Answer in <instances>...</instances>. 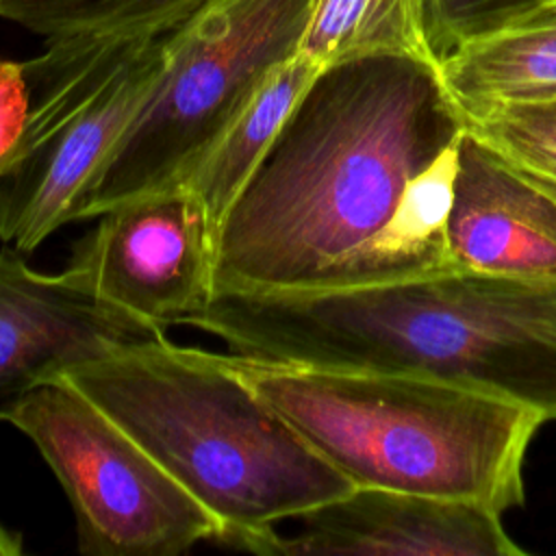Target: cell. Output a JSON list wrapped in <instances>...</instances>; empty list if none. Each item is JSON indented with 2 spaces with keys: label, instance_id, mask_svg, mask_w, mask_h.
Listing matches in <instances>:
<instances>
[{
  "label": "cell",
  "instance_id": "1",
  "mask_svg": "<svg viewBox=\"0 0 556 556\" xmlns=\"http://www.w3.org/2000/svg\"><path fill=\"white\" fill-rule=\"evenodd\" d=\"M465 126L432 61L324 67L219 224L215 291L332 287Z\"/></svg>",
  "mask_w": 556,
  "mask_h": 556
},
{
  "label": "cell",
  "instance_id": "2",
  "mask_svg": "<svg viewBox=\"0 0 556 556\" xmlns=\"http://www.w3.org/2000/svg\"><path fill=\"white\" fill-rule=\"evenodd\" d=\"M232 354L308 369L428 374L556 419V274L452 267L406 280L215 291L191 319Z\"/></svg>",
  "mask_w": 556,
  "mask_h": 556
},
{
  "label": "cell",
  "instance_id": "3",
  "mask_svg": "<svg viewBox=\"0 0 556 556\" xmlns=\"http://www.w3.org/2000/svg\"><path fill=\"white\" fill-rule=\"evenodd\" d=\"M65 378L217 519V543L265 556L278 521L354 489L224 354L165 337Z\"/></svg>",
  "mask_w": 556,
  "mask_h": 556
},
{
  "label": "cell",
  "instance_id": "4",
  "mask_svg": "<svg viewBox=\"0 0 556 556\" xmlns=\"http://www.w3.org/2000/svg\"><path fill=\"white\" fill-rule=\"evenodd\" d=\"M228 358L354 486L458 500L497 515L526 500V452L547 421L534 406L428 374Z\"/></svg>",
  "mask_w": 556,
  "mask_h": 556
},
{
  "label": "cell",
  "instance_id": "5",
  "mask_svg": "<svg viewBox=\"0 0 556 556\" xmlns=\"http://www.w3.org/2000/svg\"><path fill=\"white\" fill-rule=\"evenodd\" d=\"M313 0H213L167 33L165 70L72 222L185 182L269 74L300 52Z\"/></svg>",
  "mask_w": 556,
  "mask_h": 556
},
{
  "label": "cell",
  "instance_id": "6",
  "mask_svg": "<svg viewBox=\"0 0 556 556\" xmlns=\"http://www.w3.org/2000/svg\"><path fill=\"white\" fill-rule=\"evenodd\" d=\"M165 35L46 39L24 61L30 119L17 159L0 176V241L22 254L72 222L76 200L154 91Z\"/></svg>",
  "mask_w": 556,
  "mask_h": 556
},
{
  "label": "cell",
  "instance_id": "7",
  "mask_svg": "<svg viewBox=\"0 0 556 556\" xmlns=\"http://www.w3.org/2000/svg\"><path fill=\"white\" fill-rule=\"evenodd\" d=\"M9 424L65 491L83 556H176L217 539V519L65 376L30 391Z\"/></svg>",
  "mask_w": 556,
  "mask_h": 556
},
{
  "label": "cell",
  "instance_id": "8",
  "mask_svg": "<svg viewBox=\"0 0 556 556\" xmlns=\"http://www.w3.org/2000/svg\"><path fill=\"white\" fill-rule=\"evenodd\" d=\"M67 271L100 298L169 328L191 324L215 295V228L187 182H176L98 215Z\"/></svg>",
  "mask_w": 556,
  "mask_h": 556
},
{
  "label": "cell",
  "instance_id": "9",
  "mask_svg": "<svg viewBox=\"0 0 556 556\" xmlns=\"http://www.w3.org/2000/svg\"><path fill=\"white\" fill-rule=\"evenodd\" d=\"M165 337L67 269L41 274L22 252L0 250V421H9L30 391L70 369Z\"/></svg>",
  "mask_w": 556,
  "mask_h": 556
},
{
  "label": "cell",
  "instance_id": "10",
  "mask_svg": "<svg viewBox=\"0 0 556 556\" xmlns=\"http://www.w3.org/2000/svg\"><path fill=\"white\" fill-rule=\"evenodd\" d=\"M300 530L271 536L265 556H519L502 515L469 502L354 486L295 517Z\"/></svg>",
  "mask_w": 556,
  "mask_h": 556
},
{
  "label": "cell",
  "instance_id": "11",
  "mask_svg": "<svg viewBox=\"0 0 556 556\" xmlns=\"http://www.w3.org/2000/svg\"><path fill=\"white\" fill-rule=\"evenodd\" d=\"M458 265L521 276L556 274V202L467 130L450 217Z\"/></svg>",
  "mask_w": 556,
  "mask_h": 556
},
{
  "label": "cell",
  "instance_id": "12",
  "mask_svg": "<svg viewBox=\"0 0 556 556\" xmlns=\"http://www.w3.org/2000/svg\"><path fill=\"white\" fill-rule=\"evenodd\" d=\"M460 137L408 180L389 222L343 265L332 287L406 280L458 267L450 245V217Z\"/></svg>",
  "mask_w": 556,
  "mask_h": 556
},
{
  "label": "cell",
  "instance_id": "13",
  "mask_svg": "<svg viewBox=\"0 0 556 556\" xmlns=\"http://www.w3.org/2000/svg\"><path fill=\"white\" fill-rule=\"evenodd\" d=\"M465 122L497 106L556 100V4L458 46L439 61Z\"/></svg>",
  "mask_w": 556,
  "mask_h": 556
},
{
  "label": "cell",
  "instance_id": "14",
  "mask_svg": "<svg viewBox=\"0 0 556 556\" xmlns=\"http://www.w3.org/2000/svg\"><path fill=\"white\" fill-rule=\"evenodd\" d=\"M321 70L300 52L276 67L187 176L185 182L198 193L211 217L215 239L230 204Z\"/></svg>",
  "mask_w": 556,
  "mask_h": 556
},
{
  "label": "cell",
  "instance_id": "15",
  "mask_svg": "<svg viewBox=\"0 0 556 556\" xmlns=\"http://www.w3.org/2000/svg\"><path fill=\"white\" fill-rule=\"evenodd\" d=\"M300 54L319 67L374 54L437 63L426 39L421 0H313Z\"/></svg>",
  "mask_w": 556,
  "mask_h": 556
},
{
  "label": "cell",
  "instance_id": "16",
  "mask_svg": "<svg viewBox=\"0 0 556 556\" xmlns=\"http://www.w3.org/2000/svg\"><path fill=\"white\" fill-rule=\"evenodd\" d=\"M213 0H0V20L43 39L165 35Z\"/></svg>",
  "mask_w": 556,
  "mask_h": 556
},
{
  "label": "cell",
  "instance_id": "17",
  "mask_svg": "<svg viewBox=\"0 0 556 556\" xmlns=\"http://www.w3.org/2000/svg\"><path fill=\"white\" fill-rule=\"evenodd\" d=\"M465 124L502 159L556 178V100L497 106Z\"/></svg>",
  "mask_w": 556,
  "mask_h": 556
},
{
  "label": "cell",
  "instance_id": "18",
  "mask_svg": "<svg viewBox=\"0 0 556 556\" xmlns=\"http://www.w3.org/2000/svg\"><path fill=\"white\" fill-rule=\"evenodd\" d=\"M556 0H421L424 28L439 65L458 46L523 22Z\"/></svg>",
  "mask_w": 556,
  "mask_h": 556
},
{
  "label": "cell",
  "instance_id": "19",
  "mask_svg": "<svg viewBox=\"0 0 556 556\" xmlns=\"http://www.w3.org/2000/svg\"><path fill=\"white\" fill-rule=\"evenodd\" d=\"M30 87L24 61L0 56V176L17 159L30 119Z\"/></svg>",
  "mask_w": 556,
  "mask_h": 556
},
{
  "label": "cell",
  "instance_id": "20",
  "mask_svg": "<svg viewBox=\"0 0 556 556\" xmlns=\"http://www.w3.org/2000/svg\"><path fill=\"white\" fill-rule=\"evenodd\" d=\"M506 161V159H504ZM519 176H523L530 185H534L536 189H541L545 195H549L554 202H556V178L554 176H547V174H541V172H534V169H528V167H521V165H515L510 161H506Z\"/></svg>",
  "mask_w": 556,
  "mask_h": 556
},
{
  "label": "cell",
  "instance_id": "21",
  "mask_svg": "<svg viewBox=\"0 0 556 556\" xmlns=\"http://www.w3.org/2000/svg\"><path fill=\"white\" fill-rule=\"evenodd\" d=\"M22 552H24V536L17 530L0 523V556H20Z\"/></svg>",
  "mask_w": 556,
  "mask_h": 556
}]
</instances>
